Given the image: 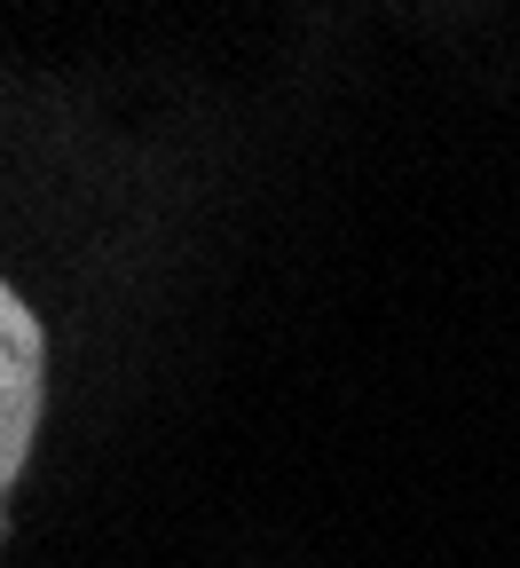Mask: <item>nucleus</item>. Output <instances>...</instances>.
<instances>
[{"label":"nucleus","mask_w":520,"mask_h":568,"mask_svg":"<svg viewBox=\"0 0 520 568\" xmlns=\"http://www.w3.org/2000/svg\"><path fill=\"white\" fill-rule=\"evenodd\" d=\"M40 379H48V339L24 308V293L0 276V497L32 458V426H40Z\"/></svg>","instance_id":"1"},{"label":"nucleus","mask_w":520,"mask_h":568,"mask_svg":"<svg viewBox=\"0 0 520 568\" xmlns=\"http://www.w3.org/2000/svg\"><path fill=\"white\" fill-rule=\"evenodd\" d=\"M0 537H9V506H0Z\"/></svg>","instance_id":"2"}]
</instances>
